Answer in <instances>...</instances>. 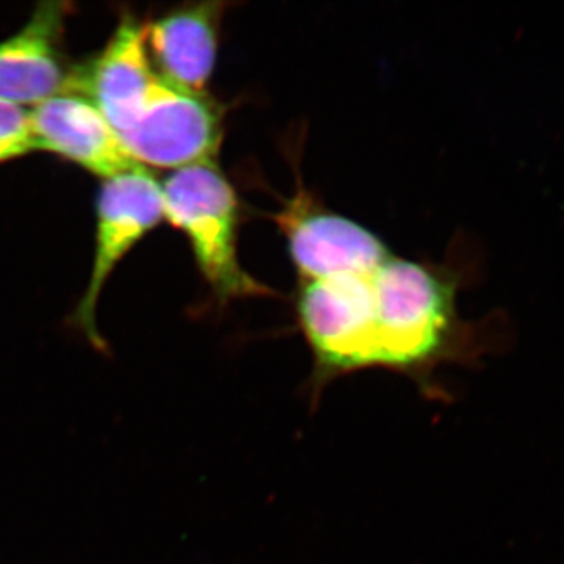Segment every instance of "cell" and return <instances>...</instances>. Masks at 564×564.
I'll return each mask as SVG.
<instances>
[{"mask_svg": "<svg viewBox=\"0 0 564 564\" xmlns=\"http://www.w3.org/2000/svg\"><path fill=\"white\" fill-rule=\"evenodd\" d=\"M372 291L370 369L403 375L426 399L447 400L441 367L478 362L492 339L488 323L459 317L458 278L391 256L372 274Z\"/></svg>", "mask_w": 564, "mask_h": 564, "instance_id": "obj_1", "label": "cell"}, {"mask_svg": "<svg viewBox=\"0 0 564 564\" xmlns=\"http://www.w3.org/2000/svg\"><path fill=\"white\" fill-rule=\"evenodd\" d=\"M165 218L191 240L193 254L215 302L276 296L239 259L240 202L217 162L170 174L162 184Z\"/></svg>", "mask_w": 564, "mask_h": 564, "instance_id": "obj_2", "label": "cell"}, {"mask_svg": "<svg viewBox=\"0 0 564 564\" xmlns=\"http://www.w3.org/2000/svg\"><path fill=\"white\" fill-rule=\"evenodd\" d=\"M296 321L311 355L307 395L313 403L333 381L370 370L372 344V274L300 281Z\"/></svg>", "mask_w": 564, "mask_h": 564, "instance_id": "obj_3", "label": "cell"}, {"mask_svg": "<svg viewBox=\"0 0 564 564\" xmlns=\"http://www.w3.org/2000/svg\"><path fill=\"white\" fill-rule=\"evenodd\" d=\"M225 117L226 107L206 91L182 90L158 76L135 122L118 137L137 165L176 172L215 161Z\"/></svg>", "mask_w": 564, "mask_h": 564, "instance_id": "obj_4", "label": "cell"}, {"mask_svg": "<svg viewBox=\"0 0 564 564\" xmlns=\"http://www.w3.org/2000/svg\"><path fill=\"white\" fill-rule=\"evenodd\" d=\"M273 220L288 240L300 281L369 276L392 256L375 234L326 209L300 181Z\"/></svg>", "mask_w": 564, "mask_h": 564, "instance_id": "obj_5", "label": "cell"}, {"mask_svg": "<svg viewBox=\"0 0 564 564\" xmlns=\"http://www.w3.org/2000/svg\"><path fill=\"white\" fill-rule=\"evenodd\" d=\"M165 218L162 184L147 166L104 181L98 198V232L87 292L76 311V322L96 347H102L96 326V304L117 263Z\"/></svg>", "mask_w": 564, "mask_h": 564, "instance_id": "obj_6", "label": "cell"}, {"mask_svg": "<svg viewBox=\"0 0 564 564\" xmlns=\"http://www.w3.org/2000/svg\"><path fill=\"white\" fill-rule=\"evenodd\" d=\"M155 80L147 25L128 14L99 57L90 65L73 69L66 93L95 104L115 132L120 133L135 122Z\"/></svg>", "mask_w": 564, "mask_h": 564, "instance_id": "obj_7", "label": "cell"}, {"mask_svg": "<svg viewBox=\"0 0 564 564\" xmlns=\"http://www.w3.org/2000/svg\"><path fill=\"white\" fill-rule=\"evenodd\" d=\"M36 147L51 151L104 180L137 169L120 137L87 98L62 93L31 110Z\"/></svg>", "mask_w": 564, "mask_h": 564, "instance_id": "obj_8", "label": "cell"}, {"mask_svg": "<svg viewBox=\"0 0 564 564\" xmlns=\"http://www.w3.org/2000/svg\"><path fill=\"white\" fill-rule=\"evenodd\" d=\"M65 3H43L17 35L0 43V99L33 107L66 93L70 73L63 57Z\"/></svg>", "mask_w": 564, "mask_h": 564, "instance_id": "obj_9", "label": "cell"}, {"mask_svg": "<svg viewBox=\"0 0 564 564\" xmlns=\"http://www.w3.org/2000/svg\"><path fill=\"white\" fill-rule=\"evenodd\" d=\"M228 3H191L147 25L148 52L162 80L204 93L217 61L218 36Z\"/></svg>", "mask_w": 564, "mask_h": 564, "instance_id": "obj_10", "label": "cell"}, {"mask_svg": "<svg viewBox=\"0 0 564 564\" xmlns=\"http://www.w3.org/2000/svg\"><path fill=\"white\" fill-rule=\"evenodd\" d=\"M39 150L32 131L31 111L0 99V163Z\"/></svg>", "mask_w": 564, "mask_h": 564, "instance_id": "obj_11", "label": "cell"}]
</instances>
